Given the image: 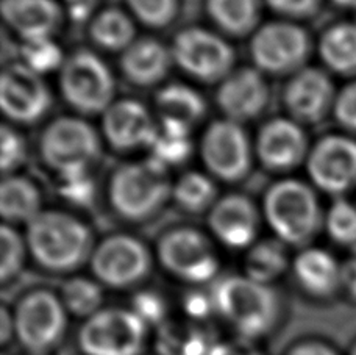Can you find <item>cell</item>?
<instances>
[{"label": "cell", "instance_id": "11", "mask_svg": "<svg viewBox=\"0 0 356 355\" xmlns=\"http://www.w3.org/2000/svg\"><path fill=\"white\" fill-rule=\"evenodd\" d=\"M158 258L174 277L193 285L211 282L218 276L219 258L207 235L189 227L169 230L158 243Z\"/></svg>", "mask_w": 356, "mask_h": 355}, {"label": "cell", "instance_id": "3", "mask_svg": "<svg viewBox=\"0 0 356 355\" xmlns=\"http://www.w3.org/2000/svg\"><path fill=\"white\" fill-rule=\"evenodd\" d=\"M172 189L168 168L150 157L114 171L108 196L120 218L139 223L155 216L172 196Z\"/></svg>", "mask_w": 356, "mask_h": 355}, {"label": "cell", "instance_id": "43", "mask_svg": "<svg viewBox=\"0 0 356 355\" xmlns=\"http://www.w3.org/2000/svg\"><path fill=\"white\" fill-rule=\"evenodd\" d=\"M208 355H263V352L253 345V341L239 337L238 340L213 343Z\"/></svg>", "mask_w": 356, "mask_h": 355}, {"label": "cell", "instance_id": "47", "mask_svg": "<svg viewBox=\"0 0 356 355\" xmlns=\"http://www.w3.org/2000/svg\"><path fill=\"white\" fill-rule=\"evenodd\" d=\"M342 288L356 301V252L346 265H342Z\"/></svg>", "mask_w": 356, "mask_h": 355}, {"label": "cell", "instance_id": "23", "mask_svg": "<svg viewBox=\"0 0 356 355\" xmlns=\"http://www.w3.org/2000/svg\"><path fill=\"white\" fill-rule=\"evenodd\" d=\"M292 269L300 288L317 299H330L342 288V266L323 249L308 247L302 251Z\"/></svg>", "mask_w": 356, "mask_h": 355}, {"label": "cell", "instance_id": "19", "mask_svg": "<svg viewBox=\"0 0 356 355\" xmlns=\"http://www.w3.org/2000/svg\"><path fill=\"white\" fill-rule=\"evenodd\" d=\"M158 125L145 105L133 99L114 102L104 113L102 130L111 148L122 152L141 148L150 149Z\"/></svg>", "mask_w": 356, "mask_h": 355}, {"label": "cell", "instance_id": "44", "mask_svg": "<svg viewBox=\"0 0 356 355\" xmlns=\"http://www.w3.org/2000/svg\"><path fill=\"white\" fill-rule=\"evenodd\" d=\"M286 355H341L334 347L322 340H302L292 345Z\"/></svg>", "mask_w": 356, "mask_h": 355}, {"label": "cell", "instance_id": "49", "mask_svg": "<svg viewBox=\"0 0 356 355\" xmlns=\"http://www.w3.org/2000/svg\"><path fill=\"white\" fill-rule=\"evenodd\" d=\"M332 2L342 8H356V0H332Z\"/></svg>", "mask_w": 356, "mask_h": 355}, {"label": "cell", "instance_id": "18", "mask_svg": "<svg viewBox=\"0 0 356 355\" xmlns=\"http://www.w3.org/2000/svg\"><path fill=\"white\" fill-rule=\"evenodd\" d=\"M216 100L225 119L243 124L263 115L269 104V86L261 71L241 68L219 85Z\"/></svg>", "mask_w": 356, "mask_h": 355}, {"label": "cell", "instance_id": "26", "mask_svg": "<svg viewBox=\"0 0 356 355\" xmlns=\"http://www.w3.org/2000/svg\"><path fill=\"white\" fill-rule=\"evenodd\" d=\"M89 36L100 49L108 52H124L136 41V29L125 11L105 8L91 19Z\"/></svg>", "mask_w": 356, "mask_h": 355}, {"label": "cell", "instance_id": "32", "mask_svg": "<svg viewBox=\"0 0 356 355\" xmlns=\"http://www.w3.org/2000/svg\"><path fill=\"white\" fill-rule=\"evenodd\" d=\"M61 301L69 315L88 320L102 310L104 291L99 282L86 277H74L63 287Z\"/></svg>", "mask_w": 356, "mask_h": 355}, {"label": "cell", "instance_id": "21", "mask_svg": "<svg viewBox=\"0 0 356 355\" xmlns=\"http://www.w3.org/2000/svg\"><path fill=\"white\" fill-rule=\"evenodd\" d=\"M0 13L22 41L49 40L63 24V10L55 0H2Z\"/></svg>", "mask_w": 356, "mask_h": 355}, {"label": "cell", "instance_id": "41", "mask_svg": "<svg viewBox=\"0 0 356 355\" xmlns=\"http://www.w3.org/2000/svg\"><path fill=\"white\" fill-rule=\"evenodd\" d=\"M333 115L342 129L356 133V80L338 93Z\"/></svg>", "mask_w": 356, "mask_h": 355}, {"label": "cell", "instance_id": "1", "mask_svg": "<svg viewBox=\"0 0 356 355\" xmlns=\"http://www.w3.org/2000/svg\"><path fill=\"white\" fill-rule=\"evenodd\" d=\"M214 312H218L241 338L258 340L275 329L282 313L280 297L270 285L247 276H227L211 288Z\"/></svg>", "mask_w": 356, "mask_h": 355}, {"label": "cell", "instance_id": "4", "mask_svg": "<svg viewBox=\"0 0 356 355\" xmlns=\"http://www.w3.org/2000/svg\"><path fill=\"white\" fill-rule=\"evenodd\" d=\"M263 208L270 229L286 246H307L325 221L314 189L294 179L272 185L266 193Z\"/></svg>", "mask_w": 356, "mask_h": 355}, {"label": "cell", "instance_id": "52", "mask_svg": "<svg viewBox=\"0 0 356 355\" xmlns=\"http://www.w3.org/2000/svg\"><path fill=\"white\" fill-rule=\"evenodd\" d=\"M3 355H6V354H3Z\"/></svg>", "mask_w": 356, "mask_h": 355}, {"label": "cell", "instance_id": "15", "mask_svg": "<svg viewBox=\"0 0 356 355\" xmlns=\"http://www.w3.org/2000/svg\"><path fill=\"white\" fill-rule=\"evenodd\" d=\"M52 105L46 81L21 61L6 66L0 77V106L3 115L17 124H35Z\"/></svg>", "mask_w": 356, "mask_h": 355}, {"label": "cell", "instance_id": "27", "mask_svg": "<svg viewBox=\"0 0 356 355\" xmlns=\"http://www.w3.org/2000/svg\"><path fill=\"white\" fill-rule=\"evenodd\" d=\"M207 10L218 27L230 36L255 33L259 22V0H208Z\"/></svg>", "mask_w": 356, "mask_h": 355}, {"label": "cell", "instance_id": "7", "mask_svg": "<svg viewBox=\"0 0 356 355\" xmlns=\"http://www.w3.org/2000/svg\"><path fill=\"white\" fill-rule=\"evenodd\" d=\"M60 90L81 115H104L114 104V79L106 63L89 50H77L60 69Z\"/></svg>", "mask_w": 356, "mask_h": 355}, {"label": "cell", "instance_id": "8", "mask_svg": "<svg viewBox=\"0 0 356 355\" xmlns=\"http://www.w3.org/2000/svg\"><path fill=\"white\" fill-rule=\"evenodd\" d=\"M175 65L202 84H222L233 72V47L220 35L205 29L181 30L170 46Z\"/></svg>", "mask_w": 356, "mask_h": 355}, {"label": "cell", "instance_id": "31", "mask_svg": "<svg viewBox=\"0 0 356 355\" xmlns=\"http://www.w3.org/2000/svg\"><path fill=\"white\" fill-rule=\"evenodd\" d=\"M177 205L188 213H203L211 210L218 202V188L208 175L202 173H186L177 180L172 189Z\"/></svg>", "mask_w": 356, "mask_h": 355}, {"label": "cell", "instance_id": "33", "mask_svg": "<svg viewBox=\"0 0 356 355\" xmlns=\"http://www.w3.org/2000/svg\"><path fill=\"white\" fill-rule=\"evenodd\" d=\"M21 63L40 75L61 69L66 61L61 47L52 38H49V40L24 41L21 47Z\"/></svg>", "mask_w": 356, "mask_h": 355}, {"label": "cell", "instance_id": "46", "mask_svg": "<svg viewBox=\"0 0 356 355\" xmlns=\"http://www.w3.org/2000/svg\"><path fill=\"white\" fill-rule=\"evenodd\" d=\"M65 2L67 5V13L72 21L83 22L94 17L92 11L99 0H65Z\"/></svg>", "mask_w": 356, "mask_h": 355}, {"label": "cell", "instance_id": "29", "mask_svg": "<svg viewBox=\"0 0 356 355\" xmlns=\"http://www.w3.org/2000/svg\"><path fill=\"white\" fill-rule=\"evenodd\" d=\"M191 127L172 119H161L156 135L150 145V157L164 166H177L184 163L193 152L191 144Z\"/></svg>", "mask_w": 356, "mask_h": 355}, {"label": "cell", "instance_id": "37", "mask_svg": "<svg viewBox=\"0 0 356 355\" xmlns=\"http://www.w3.org/2000/svg\"><path fill=\"white\" fill-rule=\"evenodd\" d=\"M97 188L89 169L60 174V196L69 204L88 208L94 204Z\"/></svg>", "mask_w": 356, "mask_h": 355}, {"label": "cell", "instance_id": "24", "mask_svg": "<svg viewBox=\"0 0 356 355\" xmlns=\"http://www.w3.org/2000/svg\"><path fill=\"white\" fill-rule=\"evenodd\" d=\"M41 210V193L22 175H5L0 187V213L5 224H30Z\"/></svg>", "mask_w": 356, "mask_h": 355}, {"label": "cell", "instance_id": "9", "mask_svg": "<svg viewBox=\"0 0 356 355\" xmlns=\"http://www.w3.org/2000/svg\"><path fill=\"white\" fill-rule=\"evenodd\" d=\"M311 54V38L300 25L275 21L257 29L250 41V55L258 71L286 75L302 71Z\"/></svg>", "mask_w": 356, "mask_h": 355}, {"label": "cell", "instance_id": "45", "mask_svg": "<svg viewBox=\"0 0 356 355\" xmlns=\"http://www.w3.org/2000/svg\"><path fill=\"white\" fill-rule=\"evenodd\" d=\"M184 308H186V312L191 316L202 320V318H205V316L211 312V310H214V306H213L211 296H205L202 293H193L186 299Z\"/></svg>", "mask_w": 356, "mask_h": 355}, {"label": "cell", "instance_id": "48", "mask_svg": "<svg viewBox=\"0 0 356 355\" xmlns=\"http://www.w3.org/2000/svg\"><path fill=\"white\" fill-rule=\"evenodd\" d=\"M15 338V320H13V312H10L5 306L0 310V343L6 346L10 340Z\"/></svg>", "mask_w": 356, "mask_h": 355}, {"label": "cell", "instance_id": "5", "mask_svg": "<svg viewBox=\"0 0 356 355\" xmlns=\"http://www.w3.org/2000/svg\"><path fill=\"white\" fill-rule=\"evenodd\" d=\"M77 341L85 355H143L149 326L131 308H102L85 320Z\"/></svg>", "mask_w": 356, "mask_h": 355}, {"label": "cell", "instance_id": "35", "mask_svg": "<svg viewBox=\"0 0 356 355\" xmlns=\"http://www.w3.org/2000/svg\"><path fill=\"white\" fill-rule=\"evenodd\" d=\"M325 227L334 243L356 249V205L346 199L334 200L327 212Z\"/></svg>", "mask_w": 356, "mask_h": 355}, {"label": "cell", "instance_id": "10", "mask_svg": "<svg viewBox=\"0 0 356 355\" xmlns=\"http://www.w3.org/2000/svg\"><path fill=\"white\" fill-rule=\"evenodd\" d=\"M41 155L58 174L89 169L100 155V138L92 125L79 118H58L41 136Z\"/></svg>", "mask_w": 356, "mask_h": 355}, {"label": "cell", "instance_id": "36", "mask_svg": "<svg viewBox=\"0 0 356 355\" xmlns=\"http://www.w3.org/2000/svg\"><path fill=\"white\" fill-rule=\"evenodd\" d=\"M139 22L152 29H164L177 16V0H125Z\"/></svg>", "mask_w": 356, "mask_h": 355}, {"label": "cell", "instance_id": "34", "mask_svg": "<svg viewBox=\"0 0 356 355\" xmlns=\"http://www.w3.org/2000/svg\"><path fill=\"white\" fill-rule=\"evenodd\" d=\"M27 251V241L10 224H3L0 229V281L6 283L21 272Z\"/></svg>", "mask_w": 356, "mask_h": 355}, {"label": "cell", "instance_id": "25", "mask_svg": "<svg viewBox=\"0 0 356 355\" xmlns=\"http://www.w3.org/2000/svg\"><path fill=\"white\" fill-rule=\"evenodd\" d=\"M319 55L330 71L356 75V22H341L325 30L319 41Z\"/></svg>", "mask_w": 356, "mask_h": 355}, {"label": "cell", "instance_id": "6", "mask_svg": "<svg viewBox=\"0 0 356 355\" xmlns=\"http://www.w3.org/2000/svg\"><path fill=\"white\" fill-rule=\"evenodd\" d=\"M67 315L61 297L52 291H31L13 312L15 338L27 354H50L65 338Z\"/></svg>", "mask_w": 356, "mask_h": 355}, {"label": "cell", "instance_id": "38", "mask_svg": "<svg viewBox=\"0 0 356 355\" xmlns=\"http://www.w3.org/2000/svg\"><path fill=\"white\" fill-rule=\"evenodd\" d=\"M211 346L213 343L209 345L200 332H177L170 329L164 332L160 343L163 355H208Z\"/></svg>", "mask_w": 356, "mask_h": 355}, {"label": "cell", "instance_id": "51", "mask_svg": "<svg viewBox=\"0 0 356 355\" xmlns=\"http://www.w3.org/2000/svg\"><path fill=\"white\" fill-rule=\"evenodd\" d=\"M27 355H49V354H27Z\"/></svg>", "mask_w": 356, "mask_h": 355}, {"label": "cell", "instance_id": "50", "mask_svg": "<svg viewBox=\"0 0 356 355\" xmlns=\"http://www.w3.org/2000/svg\"><path fill=\"white\" fill-rule=\"evenodd\" d=\"M350 355H356V341H355L353 346H352V349H350Z\"/></svg>", "mask_w": 356, "mask_h": 355}, {"label": "cell", "instance_id": "13", "mask_svg": "<svg viewBox=\"0 0 356 355\" xmlns=\"http://www.w3.org/2000/svg\"><path fill=\"white\" fill-rule=\"evenodd\" d=\"M202 160L214 177L239 182L252 166V144L244 127L230 119L216 120L203 133Z\"/></svg>", "mask_w": 356, "mask_h": 355}, {"label": "cell", "instance_id": "30", "mask_svg": "<svg viewBox=\"0 0 356 355\" xmlns=\"http://www.w3.org/2000/svg\"><path fill=\"white\" fill-rule=\"evenodd\" d=\"M288 268V251L280 239L255 243L245 257V276L259 283L269 285Z\"/></svg>", "mask_w": 356, "mask_h": 355}, {"label": "cell", "instance_id": "2", "mask_svg": "<svg viewBox=\"0 0 356 355\" xmlns=\"http://www.w3.org/2000/svg\"><path fill=\"white\" fill-rule=\"evenodd\" d=\"M29 252L41 268L71 272L91 260L92 233L79 218L65 212H41L27 224Z\"/></svg>", "mask_w": 356, "mask_h": 355}, {"label": "cell", "instance_id": "12", "mask_svg": "<svg viewBox=\"0 0 356 355\" xmlns=\"http://www.w3.org/2000/svg\"><path fill=\"white\" fill-rule=\"evenodd\" d=\"M91 271L97 282L110 288H131L147 278L152 255L143 241L131 235H111L94 247Z\"/></svg>", "mask_w": 356, "mask_h": 355}, {"label": "cell", "instance_id": "39", "mask_svg": "<svg viewBox=\"0 0 356 355\" xmlns=\"http://www.w3.org/2000/svg\"><path fill=\"white\" fill-rule=\"evenodd\" d=\"M0 168L5 175H13L17 168L22 166V163L27 158V144L21 133H17L10 125H2L0 129Z\"/></svg>", "mask_w": 356, "mask_h": 355}, {"label": "cell", "instance_id": "17", "mask_svg": "<svg viewBox=\"0 0 356 355\" xmlns=\"http://www.w3.org/2000/svg\"><path fill=\"white\" fill-rule=\"evenodd\" d=\"M255 152L259 163L272 173H286L308 158V138L294 119H272L258 133Z\"/></svg>", "mask_w": 356, "mask_h": 355}, {"label": "cell", "instance_id": "20", "mask_svg": "<svg viewBox=\"0 0 356 355\" xmlns=\"http://www.w3.org/2000/svg\"><path fill=\"white\" fill-rule=\"evenodd\" d=\"M208 224L222 244L232 249H244L255 244L259 213L249 198L243 194H228L209 210Z\"/></svg>", "mask_w": 356, "mask_h": 355}, {"label": "cell", "instance_id": "28", "mask_svg": "<svg viewBox=\"0 0 356 355\" xmlns=\"http://www.w3.org/2000/svg\"><path fill=\"white\" fill-rule=\"evenodd\" d=\"M156 109L161 119H172L193 127L207 113V102L194 88L183 84H169L156 94Z\"/></svg>", "mask_w": 356, "mask_h": 355}, {"label": "cell", "instance_id": "42", "mask_svg": "<svg viewBox=\"0 0 356 355\" xmlns=\"http://www.w3.org/2000/svg\"><path fill=\"white\" fill-rule=\"evenodd\" d=\"M269 8L286 19H307L321 8L322 0H264Z\"/></svg>", "mask_w": 356, "mask_h": 355}, {"label": "cell", "instance_id": "14", "mask_svg": "<svg viewBox=\"0 0 356 355\" xmlns=\"http://www.w3.org/2000/svg\"><path fill=\"white\" fill-rule=\"evenodd\" d=\"M307 169L321 191L342 196L356 188V139L346 135L323 136L309 150Z\"/></svg>", "mask_w": 356, "mask_h": 355}, {"label": "cell", "instance_id": "16", "mask_svg": "<svg viewBox=\"0 0 356 355\" xmlns=\"http://www.w3.org/2000/svg\"><path fill=\"white\" fill-rule=\"evenodd\" d=\"M334 85L319 68H303L292 75L283 91V102L291 119L298 124H317L333 111Z\"/></svg>", "mask_w": 356, "mask_h": 355}, {"label": "cell", "instance_id": "22", "mask_svg": "<svg viewBox=\"0 0 356 355\" xmlns=\"http://www.w3.org/2000/svg\"><path fill=\"white\" fill-rule=\"evenodd\" d=\"M172 63V52L169 47L154 38H139L124 50L119 65L130 84L147 88L164 80Z\"/></svg>", "mask_w": 356, "mask_h": 355}, {"label": "cell", "instance_id": "40", "mask_svg": "<svg viewBox=\"0 0 356 355\" xmlns=\"http://www.w3.org/2000/svg\"><path fill=\"white\" fill-rule=\"evenodd\" d=\"M133 312L145 321V324H160L166 316V302L155 291H141L133 297Z\"/></svg>", "mask_w": 356, "mask_h": 355}]
</instances>
